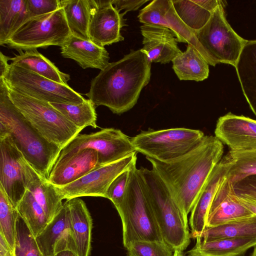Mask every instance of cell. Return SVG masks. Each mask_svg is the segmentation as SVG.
Returning a JSON list of instances; mask_svg holds the SVG:
<instances>
[{
  "mask_svg": "<svg viewBox=\"0 0 256 256\" xmlns=\"http://www.w3.org/2000/svg\"><path fill=\"white\" fill-rule=\"evenodd\" d=\"M15 256H44L36 238L19 216L16 222Z\"/></svg>",
  "mask_w": 256,
  "mask_h": 256,
  "instance_id": "8d00e7d4",
  "label": "cell"
},
{
  "mask_svg": "<svg viewBox=\"0 0 256 256\" xmlns=\"http://www.w3.org/2000/svg\"><path fill=\"white\" fill-rule=\"evenodd\" d=\"M173 256H184L182 251L179 250H176L174 252Z\"/></svg>",
  "mask_w": 256,
  "mask_h": 256,
  "instance_id": "7dc6e473",
  "label": "cell"
},
{
  "mask_svg": "<svg viewBox=\"0 0 256 256\" xmlns=\"http://www.w3.org/2000/svg\"><path fill=\"white\" fill-rule=\"evenodd\" d=\"M224 158L230 165L226 178L232 184L256 174V148L230 150Z\"/></svg>",
  "mask_w": 256,
  "mask_h": 256,
  "instance_id": "d6a6232c",
  "label": "cell"
},
{
  "mask_svg": "<svg viewBox=\"0 0 256 256\" xmlns=\"http://www.w3.org/2000/svg\"><path fill=\"white\" fill-rule=\"evenodd\" d=\"M91 3L90 40L102 47L122 41L120 30L126 26L124 12L120 14L113 6L112 0H91Z\"/></svg>",
  "mask_w": 256,
  "mask_h": 256,
  "instance_id": "5bb4252c",
  "label": "cell"
},
{
  "mask_svg": "<svg viewBox=\"0 0 256 256\" xmlns=\"http://www.w3.org/2000/svg\"><path fill=\"white\" fill-rule=\"evenodd\" d=\"M235 68L244 94L256 116V40L247 41Z\"/></svg>",
  "mask_w": 256,
  "mask_h": 256,
  "instance_id": "cb8c5ba5",
  "label": "cell"
},
{
  "mask_svg": "<svg viewBox=\"0 0 256 256\" xmlns=\"http://www.w3.org/2000/svg\"><path fill=\"white\" fill-rule=\"evenodd\" d=\"M172 69L180 80L202 81L209 75L208 64L196 48L188 44L186 50L172 61Z\"/></svg>",
  "mask_w": 256,
  "mask_h": 256,
  "instance_id": "4316f807",
  "label": "cell"
},
{
  "mask_svg": "<svg viewBox=\"0 0 256 256\" xmlns=\"http://www.w3.org/2000/svg\"><path fill=\"white\" fill-rule=\"evenodd\" d=\"M55 256H78V254L72 251L66 250L58 253Z\"/></svg>",
  "mask_w": 256,
  "mask_h": 256,
  "instance_id": "bcb514c9",
  "label": "cell"
},
{
  "mask_svg": "<svg viewBox=\"0 0 256 256\" xmlns=\"http://www.w3.org/2000/svg\"><path fill=\"white\" fill-rule=\"evenodd\" d=\"M256 244V236L226 238L210 241L196 240L188 256H240Z\"/></svg>",
  "mask_w": 256,
  "mask_h": 256,
  "instance_id": "d4e9b609",
  "label": "cell"
},
{
  "mask_svg": "<svg viewBox=\"0 0 256 256\" xmlns=\"http://www.w3.org/2000/svg\"><path fill=\"white\" fill-rule=\"evenodd\" d=\"M130 170L118 175L111 183L106 192V198L109 199L116 208L120 204L124 196L130 178Z\"/></svg>",
  "mask_w": 256,
  "mask_h": 256,
  "instance_id": "f35d334b",
  "label": "cell"
},
{
  "mask_svg": "<svg viewBox=\"0 0 256 256\" xmlns=\"http://www.w3.org/2000/svg\"><path fill=\"white\" fill-rule=\"evenodd\" d=\"M19 216L3 188L0 186V234L14 253L16 226Z\"/></svg>",
  "mask_w": 256,
  "mask_h": 256,
  "instance_id": "d590c367",
  "label": "cell"
},
{
  "mask_svg": "<svg viewBox=\"0 0 256 256\" xmlns=\"http://www.w3.org/2000/svg\"><path fill=\"white\" fill-rule=\"evenodd\" d=\"M50 104L78 128L82 130L89 126L94 128H98L96 106L90 99L79 104Z\"/></svg>",
  "mask_w": 256,
  "mask_h": 256,
  "instance_id": "836d02e7",
  "label": "cell"
},
{
  "mask_svg": "<svg viewBox=\"0 0 256 256\" xmlns=\"http://www.w3.org/2000/svg\"><path fill=\"white\" fill-rule=\"evenodd\" d=\"M11 58L5 56L2 52H0V78H3L6 74L10 64L8 61L10 60Z\"/></svg>",
  "mask_w": 256,
  "mask_h": 256,
  "instance_id": "ee69618b",
  "label": "cell"
},
{
  "mask_svg": "<svg viewBox=\"0 0 256 256\" xmlns=\"http://www.w3.org/2000/svg\"><path fill=\"white\" fill-rule=\"evenodd\" d=\"M194 32L205 60L212 66L224 63L235 67L248 41L238 35L227 22L222 1L205 26Z\"/></svg>",
  "mask_w": 256,
  "mask_h": 256,
  "instance_id": "52a82bcc",
  "label": "cell"
},
{
  "mask_svg": "<svg viewBox=\"0 0 256 256\" xmlns=\"http://www.w3.org/2000/svg\"><path fill=\"white\" fill-rule=\"evenodd\" d=\"M140 28L143 36L142 50L150 63H168L182 52L176 36L168 28L153 24H143Z\"/></svg>",
  "mask_w": 256,
  "mask_h": 256,
  "instance_id": "d6986e66",
  "label": "cell"
},
{
  "mask_svg": "<svg viewBox=\"0 0 256 256\" xmlns=\"http://www.w3.org/2000/svg\"><path fill=\"white\" fill-rule=\"evenodd\" d=\"M252 256H256V244L254 246V249Z\"/></svg>",
  "mask_w": 256,
  "mask_h": 256,
  "instance_id": "c3c4849f",
  "label": "cell"
},
{
  "mask_svg": "<svg viewBox=\"0 0 256 256\" xmlns=\"http://www.w3.org/2000/svg\"><path fill=\"white\" fill-rule=\"evenodd\" d=\"M136 159L134 152L118 161L98 166L70 184L54 186L62 200L82 196L106 198L111 183L118 175L136 164Z\"/></svg>",
  "mask_w": 256,
  "mask_h": 256,
  "instance_id": "4fadbf2b",
  "label": "cell"
},
{
  "mask_svg": "<svg viewBox=\"0 0 256 256\" xmlns=\"http://www.w3.org/2000/svg\"><path fill=\"white\" fill-rule=\"evenodd\" d=\"M138 18L144 24L160 25L168 28L174 34L178 42L193 45L204 58V50L194 32L179 18L173 6L172 0L151 1L140 11Z\"/></svg>",
  "mask_w": 256,
  "mask_h": 256,
  "instance_id": "9a60e30c",
  "label": "cell"
},
{
  "mask_svg": "<svg viewBox=\"0 0 256 256\" xmlns=\"http://www.w3.org/2000/svg\"><path fill=\"white\" fill-rule=\"evenodd\" d=\"M36 240L44 256H55L66 250L77 254L70 210L66 202Z\"/></svg>",
  "mask_w": 256,
  "mask_h": 256,
  "instance_id": "2e32d148",
  "label": "cell"
},
{
  "mask_svg": "<svg viewBox=\"0 0 256 256\" xmlns=\"http://www.w3.org/2000/svg\"><path fill=\"white\" fill-rule=\"evenodd\" d=\"M223 154V144L215 136H205L192 150L172 161L162 162L146 158L188 218Z\"/></svg>",
  "mask_w": 256,
  "mask_h": 256,
  "instance_id": "6da1fadb",
  "label": "cell"
},
{
  "mask_svg": "<svg viewBox=\"0 0 256 256\" xmlns=\"http://www.w3.org/2000/svg\"><path fill=\"white\" fill-rule=\"evenodd\" d=\"M126 250L128 256H173L174 252L163 240L134 241Z\"/></svg>",
  "mask_w": 256,
  "mask_h": 256,
  "instance_id": "74e56055",
  "label": "cell"
},
{
  "mask_svg": "<svg viewBox=\"0 0 256 256\" xmlns=\"http://www.w3.org/2000/svg\"><path fill=\"white\" fill-rule=\"evenodd\" d=\"M28 18L26 0H0V45Z\"/></svg>",
  "mask_w": 256,
  "mask_h": 256,
  "instance_id": "f1b7e54d",
  "label": "cell"
},
{
  "mask_svg": "<svg viewBox=\"0 0 256 256\" xmlns=\"http://www.w3.org/2000/svg\"><path fill=\"white\" fill-rule=\"evenodd\" d=\"M214 134L231 150L256 148V120L228 113L218 119Z\"/></svg>",
  "mask_w": 256,
  "mask_h": 256,
  "instance_id": "e0dca14e",
  "label": "cell"
},
{
  "mask_svg": "<svg viewBox=\"0 0 256 256\" xmlns=\"http://www.w3.org/2000/svg\"><path fill=\"white\" fill-rule=\"evenodd\" d=\"M151 64L142 49L131 50L108 64L91 81L85 94L96 106L108 107L120 114L136 104L142 88L149 82Z\"/></svg>",
  "mask_w": 256,
  "mask_h": 256,
  "instance_id": "7a4b0ae2",
  "label": "cell"
},
{
  "mask_svg": "<svg viewBox=\"0 0 256 256\" xmlns=\"http://www.w3.org/2000/svg\"><path fill=\"white\" fill-rule=\"evenodd\" d=\"M229 162L223 157L210 174L191 211L190 224V238H198L206 227L208 214L216 192L230 168Z\"/></svg>",
  "mask_w": 256,
  "mask_h": 256,
  "instance_id": "ffe728a7",
  "label": "cell"
},
{
  "mask_svg": "<svg viewBox=\"0 0 256 256\" xmlns=\"http://www.w3.org/2000/svg\"><path fill=\"white\" fill-rule=\"evenodd\" d=\"M254 215L238 200L234 192L232 184L226 176L210 204L206 227L217 226Z\"/></svg>",
  "mask_w": 256,
  "mask_h": 256,
  "instance_id": "ac0fdd59",
  "label": "cell"
},
{
  "mask_svg": "<svg viewBox=\"0 0 256 256\" xmlns=\"http://www.w3.org/2000/svg\"><path fill=\"white\" fill-rule=\"evenodd\" d=\"M176 13L192 31L201 29L208 22L212 12L221 3L217 0H172Z\"/></svg>",
  "mask_w": 256,
  "mask_h": 256,
  "instance_id": "484cf974",
  "label": "cell"
},
{
  "mask_svg": "<svg viewBox=\"0 0 256 256\" xmlns=\"http://www.w3.org/2000/svg\"><path fill=\"white\" fill-rule=\"evenodd\" d=\"M27 190L42 206L49 222L63 206L62 200L54 185L42 178L36 170L27 186Z\"/></svg>",
  "mask_w": 256,
  "mask_h": 256,
  "instance_id": "4dcf8cb0",
  "label": "cell"
},
{
  "mask_svg": "<svg viewBox=\"0 0 256 256\" xmlns=\"http://www.w3.org/2000/svg\"><path fill=\"white\" fill-rule=\"evenodd\" d=\"M16 208L35 238L49 222L44 210L28 190Z\"/></svg>",
  "mask_w": 256,
  "mask_h": 256,
  "instance_id": "e575fe53",
  "label": "cell"
},
{
  "mask_svg": "<svg viewBox=\"0 0 256 256\" xmlns=\"http://www.w3.org/2000/svg\"><path fill=\"white\" fill-rule=\"evenodd\" d=\"M28 18L54 12L60 8V0H26Z\"/></svg>",
  "mask_w": 256,
  "mask_h": 256,
  "instance_id": "60d3db41",
  "label": "cell"
},
{
  "mask_svg": "<svg viewBox=\"0 0 256 256\" xmlns=\"http://www.w3.org/2000/svg\"><path fill=\"white\" fill-rule=\"evenodd\" d=\"M238 200L253 214L256 215V204L244 198L236 196Z\"/></svg>",
  "mask_w": 256,
  "mask_h": 256,
  "instance_id": "f6af8a7d",
  "label": "cell"
},
{
  "mask_svg": "<svg viewBox=\"0 0 256 256\" xmlns=\"http://www.w3.org/2000/svg\"><path fill=\"white\" fill-rule=\"evenodd\" d=\"M7 87L8 96L17 109L49 142L62 149L82 130L50 102L22 94L8 86Z\"/></svg>",
  "mask_w": 256,
  "mask_h": 256,
  "instance_id": "8992f818",
  "label": "cell"
},
{
  "mask_svg": "<svg viewBox=\"0 0 256 256\" xmlns=\"http://www.w3.org/2000/svg\"><path fill=\"white\" fill-rule=\"evenodd\" d=\"M204 136L200 130L183 128L148 129L131 138V141L136 150L146 157L168 162L190 152Z\"/></svg>",
  "mask_w": 256,
  "mask_h": 256,
  "instance_id": "ba28073f",
  "label": "cell"
},
{
  "mask_svg": "<svg viewBox=\"0 0 256 256\" xmlns=\"http://www.w3.org/2000/svg\"><path fill=\"white\" fill-rule=\"evenodd\" d=\"M0 256H15L4 236L0 234Z\"/></svg>",
  "mask_w": 256,
  "mask_h": 256,
  "instance_id": "7bdbcfd3",
  "label": "cell"
},
{
  "mask_svg": "<svg viewBox=\"0 0 256 256\" xmlns=\"http://www.w3.org/2000/svg\"><path fill=\"white\" fill-rule=\"evenodd\" d=\"M0 79L22 94L50 103L79 104L86 100L68 84L56 82L11 63L4 78Z\"/></svg>",
  "mask_w": 256,
  "mask_h": 256,
  "instance_id": "30bf717a",
  "label": "cell"
},
{
  "mask_svg": "<svg viewBox=\"0 0 256 256\" xmlns=\"http://www.w3.org/2000/svg\"><path fill=\"white\" fill-rule=\"evenodd\" d=\"M34 170L10 136L0 135V186L15 208L27 190Z\"/></svg>",
  "mask_w": 256,
  "mask_h": 256,
  "instance_id": "7c38bea8",
  "label": "cell"
},
{
  "mask_svg": "<svg viewBox=\"0 0 256 256\" xmlns=\"http://www.w3.org/2000/svg\"><path fill=\"white\" fill-rule=\"evenodd\" d=\"M138 172L163 240L174 252L183 251L190 242L188 218L152 168L140 167Z\"/></svg>",
  "mask_w": 256,
  "mask_h": 256,
  "instance_id": "277c9868",
  "label": "cell"
},
{
  "mask_svg": "<svg viewBox=\"0 0 256 256\" xmlns=\"http://www.w3.org/2000/svg\"><path fill=\"white\" fill-rule=\"evenodd\" d=\"M98 167L96 151L86 148L58 160L50 173L48 182L56 186L70 184Z\"/></svg>",
  "mask_w": 256,
  "mask_h": 256,
  "instance_id": "44dd1931",
  "label": "cell"
},
{
  "mask_svg": "<svg viewBox=\"0 0 256 256\" xmlns=\"http://www.w3.org/2000/svg\"><path fill=\"white\" fill-rule=\"evenodd\" d=\"M60 50L64 58L74 60L84 69L102 70L109 64V54L104 47L72 34L60 46Z\"/></svg>",
  "mask_w": 256,
  "mask_h": 256,
  "instance_id": "7402d4cb",
  "label": "cell"
},
{
  "mask_svg": "<svg viewBox=\"0 0 256 256\" xmlns=\"http://www.w3.org/2000/svg\"><path fill=\"white\" fill-rule=\"evenodd\" d=\"M71 226L78 256H90L92 221L84 202L80 198L68 200Z\"/></svg>",
  "mask_w": 256,
  "mask_h": 256,
  "instance_id": "603a6c76",
  "label": "cell"
},
{
  "mask_svg": "<svg viewBox=\"0 0 256 256\" xmlns=\"http://www.w3.org/2000/svg\"><path fill=\"white\" fill-rule=\"evenodd\" d=\"M11 64L30 70L56 82L68 84L70 76L61 72L37 50L20 51L10 58Z\"/></svg>",
  "mask_w": 256,
  "mask_h": 256,
  "instance_id": "83f0119b",
  "label": "cell"
},
{
  "mask_svg": "<svg viewBox=\"0 0 256 256\" xmlns=\"http://www.w3.org/2000/svg\"><path fill=\"white\" fill-rule=\"evenodd\" d=\"M86 148L96 151L98 166L120 160L136 152L131 138L120 130L103 128L88 134H79L61 150L58 160Z\"/></svg>",
  "mask_w": 256,
  "mask_h": 256,
  "instance_id": "8fae6325",
  "label": "cell"
},
{
  "mask_svg": "<svg viewBox=\"0 0 256 256\" xmlns=\"http://www.w3.org/2000/svg\"><path fill=\"white\" fill-rule=\"evenodd\" d=\"M232 188L236 196L256 204V174L232 183Z\"/></svg>",
  "mask_w": 256,
  "mask_h": 256,
  "instance_id": "ab89813d",
  "label": "cell"
},
{
  "mask_svg": "<svg viewBox=\"0 0 256 256\" xmlns=\"http://www.w3.org/2000/svg\"><path fill=\"white\" fill-rule=\"evenodd\" d=\"M116 209L122 220L123 244L126 249L136 240H163L136 164L130 168L124 196Z\"/></svg>",
  "mask_w": 256,
  "mask_h": 256,
  "instance_id": "5b68a950",
  "label": "cell"
},
{
  "mask_svg": "<svg viewBox=\"0 0 256 256\" xmlns=\"http://www.w3.org/2000/svg\"><path fill=\"white\" fill-rule=\"evenodd\" d=\"M256 236V215L212 227H206L196 240L210 241Z\"/></svg>",
  "mask_w": 256,
  "mask_h": 256,
  "instance_id": "f546056e",
  "label": "cell"
},
{
  "mask_svg": "<svg viewBox=\"0 0 256 256\" xmlns=\"http://www.w3.org/2000/svg\"><path fill=\"white\" fill-rule=\"evenodd\" d=\"M10 136L29 164L48 180L62 148L46 140L17 109L0 79V135Z\"/></svg>",
  "mask_w": 256,
  "mask_h": 256,
  "instance_id": "3957f363",
  "label": "cell"
},
{
  "mask_svg": "<svg viewBox=\"0 0 256 256\" xmlns=\"http://www.w3.org/2000/svg\"><path fill=\"white\" fill-rule=\"evenodd\" d=\"M148 0H112V4L118 11L124 10V14L138 9Z\"/></svg>",
  "mask_w": 256,
  "mask_h": 256,
  "instance_id": "b9f144b4",
  "label": "cell"
},
{
  "mask_svg": "<svg viewBox=\"0 0 256 256\" xmlns=\"http://www.w3.org/2000/svg\"><path fill=\"white\" fill-rule=\"evenodd\" d=\"M72 34L90 40L88 26L92 10L91 0H60Z\"/></svg>",
  "mask_w": 256,
  "mask_h": 256,
  "instance_id": "1f68e13d",
  "label": "cell"
},
{
  "mask_svg": "<svg viewBox=\"0 0 256 256\" xmlns=\"http://www.w3.org/2000/svg\"><path fill=\"white\" fill-rule=\"evenodd\" d=\"M72 33L62 7L27 19L8 40L6 44L19 52L51 46L60 47Z\"/></svg>",
  "mask_w": 256,
  "mask_h": 256,
  "instance_id": "9c48e42d",
  "label": "cell"
}]
</instances>
